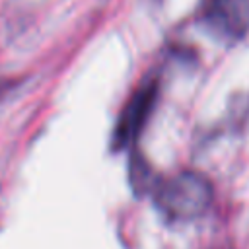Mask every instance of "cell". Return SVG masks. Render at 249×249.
Here are the masks:
<instances>
[{"mask_svg":"<svg viewBox=\"0 0 249 249\" xmlns=\"http://www.w3.org/2000/svg\"><path fill=\"white\" fill-rule=\"evenodd\" d=\"M154 200L158 208L173 220H195L208 210L212 185L196 171H181L154 187Z\"/></svg>","mask_w":249,"mask_h":249,"instance_id":"cell-1","label":"cell"},{"mask_svg":"<svg viewBox=\"0 0 249 249\" xmlns=\"http://www.w3.org/2000/svg\"><path fill=\"white\" fill-rule=\"evenodd\" d=\"M156 97H158V80L146 78L134 89V93L130 95V99L126 101V105L119 115V121L113 130V142H111L113 150H123L138 138L152 113Z\"/></svg>","mask_w":249,"mask_h":249,"instance_id":"cell-2","label":"cell"},{"mask_svg":"<svg viewBox=\"0 0 249 249\" xmlns=\"http://www.w3.org/2000/svg\"><path fill=\"white\" fill-rule=\"evenodd\" d=\"M200 19L216 37L237 41L249 31V0H202Z\"/></svg>","mask_w":249,"mask_h":249,"instance_id":"cell-3","label":"cell"},{"mask_svg":"<svg viewBox=\"0 0 249 249\" xmlns=\"http://www.w3.org/2000/svg\"><path fill=\"white\" fill-rule=\"evenodd\" d=\"M8 88H10V84H8L6 80H0V97L6 93V89H8Z\"/></svg>","mask_w":249,"mask_h":249,"instance_id":"cell-4","label":"cell"}]
</instances>
